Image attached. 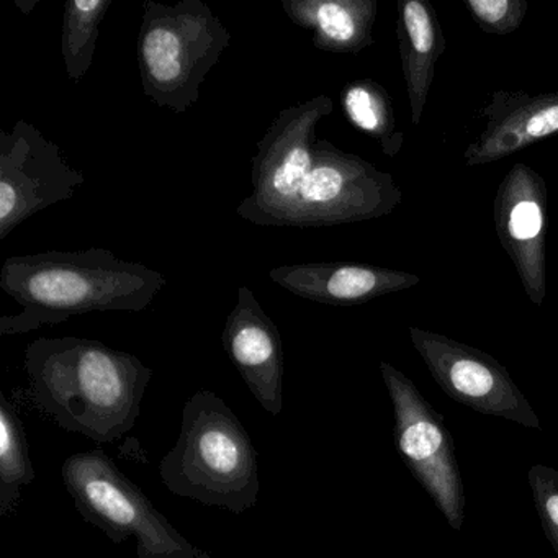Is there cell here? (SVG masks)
Returning a JSON list of instances; mask_svg holds the SVG:
<instances>
[{
	"instance_id": "8",
	"label": "cell",
	"mask_w": 558,
	"mask_h": 558,
	"mask_svg": "<svg viewBox=\"0 0 558 558\" xmlns=\"http://www.w3.org/2000/svg\"><path fill=\"white\" fill-rule=\"evenodd\" d=\"M86 178L71 168L60 146L50 142L34 123L19 120L0 132V240L19 225L71 201Z\"/></svg>"
},
{
	"instance_id": "9",
	"label": "cell",
	"mask_w": 558,
	"mask_h": 558,
	"mask_svg": "<svg viewBox=\"0 0 558 558\" xmlns=\"http://www.w3.org/2000/svg\"><path fill=\"white\" fill-rule=\"evenodd\" d=\"M408 331L413 348L450 400L486 416L542 429L527 398L495 357L437 332L421 328Z\"/></svg>"
},
{
	"instance_id": "18",
	"label": "cell",
	"mask_w": 558,
	"mask_h": 558,
	"mask_svg": "<svg viewBox=\"0 0 558 558\" xmlns=\"http://www.w3.org/2000/svg\"><path fill=\"white\" fill-rule=\"evenodd\" d=\"M35 480L24 424L14 404L0 393V518L17 505L22 486Z\"/></svg>"
},
{
	"instance_id": "11",
	"label": "cell",
	"mask_w": 558,
	"mask_h": 558,
	"mask_svg": "<svg viewBox=\"0 0 558 558\" xmlns=\"http://www.w3.org/2000/svg\"><path fill=\"white\" fill-rule=\"evenodd\" d=\"M221 341L257 403L279 416L283 408L282 338L250 287L238 290L236 305L225 323Z\"/></svg>"
},
{
	"instance_id": "3",
	"label": "cell",
	"mask_w": 558,
	"mask_h": 558,
	"mask_svg": "<svg viewBox=\"0 0 558 558\" xmlns=\"http://www.w3.org/2000/svg\"><path fill=\"white\" fill-rule=\"evenodd\" d=\"M166 283L161 272L104 247L8 257L0 289L22 312L0 318V336L27 335L87 313L143 312Z\"/></svg>"
},
{
	"instance_id": "6",
	"label": "cell",
	"mask_w": 558,
	"mask_h": 558,
	"mask_svg": "<svg viewBox=\"0 0 558 558\" xmlns=\"http://www.w3.org/2000/svg\"><path fill=\"white\" fill-rule=\"evenodd\" d=\"M64 486L84 521L113 544L135 537L138 558H210L187 541L104 450L68 457Z\"/></svg>"
},
{
	"instance_id": "4",
	"label": "cell",
	"mask_w": 558,
	"mask_h": 558,
	"mask_svg": "<svg viewBox=\"0 0 558 558\" xmlns=\"http://www.w3.org/2000/svg\"><path fill=\"white\" fill-rule=\"evenodd\" d=\"M169 492L243 514L257 505L259 462L250 434L223 398L201 390L185 401L178 442L162 457Z\"/></svg>"
},
{
	"instance_id": "14",
	"label": "cell",
	"mask_w": 558,
	"mask_h": 558,
	"mask_svg": "<svg viewBox=\"0 0 558 558\" xmlns=\"http://www.w3.org/2000/svg\"><path fill=\"white\" fill-rule=\"evenodd\" d=\"M282 9L326 53L357 54L374 45L377 0H283Z\"/></svg>"
},
{
	"instance_id": "19",
	"label": "cell",
	"mask_w": 558,
	"mask_h": 558,
	"mask_svg": "<svg viewBox=\"0 0 558 558\" xmlns=\"http://www.w3.org/2000/svg\"><path fill=\"white\" fill-rule=\"evenodd\" d=\"M527 482L542 531L558 557V472L537 463L529 469Z\"/></svg>"
},
{
	"instance_id": "2",
	"label": "cell",
	"mask_w": 558,
	"mask_h": 558,
	"mask_svg": "<svg viewBox=\"0 0 558 558\" xmlns=\"http://www.w3.org/2000/svg\"><path fill=\"white\" fill-rule=\"evenodd\" d=\"M32 398L61 429L94 442L135 427L153 368L96 339L38 338L25 349Z\"/></svg>"
},
{
	"instance_id": "13",
	"label": "cell",
	"mask_w": 558,
	"mask_h": 558,
	"mask_svg": "<svg viewBox=\"0 0 558 558\" xmlns=\"http://www.w3.org/2000/svg\"><path fill=\"white\" fill-rule=\"evenodd\" d=\"M269 277L300 299L331 306L362 305L421 282L420 276L403 270L342 263L289 264L270 270Z\"/></svg>"
},
{
	"instance_id": "21",
	"label": "cell",
	"mask_w": 558,
	"mask_h": 558,
	"mask_svg": "<svg viewBox=\"0 0 558 558\" xmlns=\"http://www.w3.org/2000/svg\"><path fill=\"white\" fill-rule=\"evenodd\" d=\"M17 4V8L21 9L22 12H24L25 15L31 14L32 9L35 8V5L38 4V0H31V2H24V0H17L15 2Z\"/></svg>"
},
{
	"instance_id": "16",
	"label": "cell",
	"mask_w": 558,
	"mask_h": 558,
	"mask_svg": "<svg viewBox=\"0 0 558 558\" xmlns=\"http://www.w3.org/2000/svg\"><path fill=\"white\" fill-rule=\"evenodd\" d=\"M342 109L349 122L378 143L384 155L397 158L404 145L393 104L387 90L372 80L352 81L342 90Z\"/></svg>"
},
{
	"instance_id": "15",
	"label": "cell",
	"mask_w": 558,
	"mask_h": 558,
	"mask_svg": "<svg viewBox=\"0 0 558 558\" xmlns=\"http://www.w3.org/2000/svg\"><path fill=\"white\" fill-rule=\"evenodd\" d=\"M397 37L411 122L420 125L437 61L446 51V37L433 5L424 0H398Z\"/></svg>"
},
{
	"instance_id": "1",
	"label": "cell",
	"mask_w": 558,
	"mask_h": 558,
	"mask_svg": "<svg viewBox=\"0 0 558 558\" xmlns=\"http://www.w3.org/2000/svg\"><path fill=\"white\" fill-rule=\"evenodd\" d=\"M335 110L319 94L274 120L251 165L253 191L236 215L259 227L319 228L390 215L403 201L387 172L316 136Z\"/></svg>"
},
{
	"instance_id": "10",
	"label": "cell",
	"mask_w": 558,
	"mask_h": 558,
	"mask_svg": "<svg viewBox=\"0 0 558 558\" xmlns=\"http://www.w3.org/2000/svg\"><path fill=\"white\" fill-rule=\"evenodd\" d=\"M547 184L535 169L518 162L505 175L495 204L493 220L502 250L518 270L525 295L535 306L544 305L545 230H547Z\"/></svg>"
},
{
	"instance_id": "12",
	"label": "cell",
	"mask_w": 558,
	"mask_h": 558,
	"mask_svg": "<svg viewBox=\"0 0 558 558\" xmlns=\"http://www.w3.org/2000/svg\"><path fill=\"white\" fill-rule=\"evenodd\" d=\"M485 129L463 153L469 168L509 158L558 133V90H496L478 112Z\"/></svg>"
},
{
	"instance_id": "17",
	"label": "cell",
	"mask_w": 558,
	"mask_h": 558,
	"mask_svg": "<svg viewBox=\"0 0 558 558\" xmlns=\"http://www.w3.org/2000/svg\"><path fill=\"white\" fill-rule=\"evenodd\" d=\"M110 8L112 0H70L64 5L61 54L73 83L83 81L93 66L100 24Z\"/></svg>"
},
{
	"instance_id": "20",
	"label": "cell",
	"mask_w": 558,
	"mask_h": 558,
	"mask_svg": "<svg viewBox=\"0 0 558 558\" xmlns=\"http://www.w3.org/2000/svg\"><path fill=\"white\" fill-rule=\"evenodd\" d=\"M480 31L489 35H509L518 31L527 15L525 0H465Z\"/></svg>"
},
{
	"instance_id": "7",
	"label": "cell",
	"mask_w": 558,
	"mask_h": 558,
	"mask_svg": "<svg viewBox=\"0 0 558 558\" xmlns=\"http://www.w3.org/2000/svg\"><path fill=\"white\" fill-rule=\"evenodd\" d=\"M380 374L393 404L398 456L426 489L447 524L460 531L465 522V488L453 439L442 416L403 372L384 361Z\"/></svg>"
},
{
	"instance_id": "5",
	"label": "cell",
	"mask_w": 558,
	"mask_h": 558,
	"mask_svg": "<svg viewBox=\"0 0 558 558\" xmlns=\"http://www.w3.org/2000/svg\"><path fill=\"white\" fill-rule=\"evenodd\" d=\"M230 44V32L202 0H146L136 41L143 93L182 116L198 102L201 84Z\"/></svg>"
}]
</instances>
